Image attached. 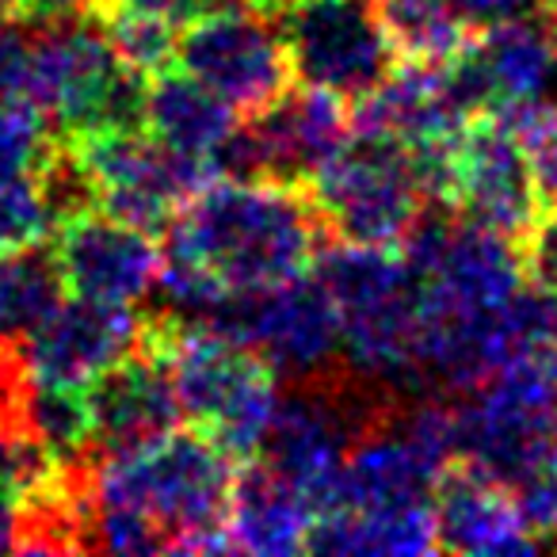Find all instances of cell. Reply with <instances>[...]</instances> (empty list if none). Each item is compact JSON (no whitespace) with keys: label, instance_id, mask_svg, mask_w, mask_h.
<instances>
[{"label":"cell","instance_id":"5b68a950","mask_svg":"<svg viewBox=\"0 0 557 557\" xmlns=\"http://www.w3.org/2000/svg\"><path fill=\"white\" fill-rule=\"evenodd\" d=\"M149 77L126 70L103 27L65 16L32 39L24 100L35 103L65 141L100 131H141Z\"/></svg>","mask_w":557,"mask_h":557},{"label":"cell","instance_id":"7c38bea8","mask_svg":"<svg viewBox=\"0 0 557 557\" xmlns=\"http://www.w3.org/2000/svg\"><path fill=\"white\" fill-rule=\"evenodd\" d=\"M447 70L473 115H493L531 100H557V42L549 27L527 12L485 24V32L473 35Z\"/></svg>","mask_w":557,"mask_h":557},{"label":"cell","instance_id":"f1b7e54d","mask_svg":"<svg viewBox=\"0 0 557 557\" xmlns=\"http://www.w3.org/2000/svg\"><path fill=\"white\" fill-rule=\"evenodd\" d=\"M50 230L47 207L35 172H4L0 169V252L24 248L42 240Z\"/></svg>","mask_w":557,"mask_h":557},{"label":"cell","instance_id":"83f0119b","mask_svg":"<svg viewBox=\"0 0 557 557\" xmlns=\"http://www.w3.org/2000/svg\"><path fill=\"white\" fill-rule=\"evenodd\" d=\"M54 138L47 131V115L20 96H0V169L39 172Z\"/></svg>","mask_w":557,"mask_h":557},{"label":"cell","instance_id":"d6a6232c","mask_svg":"<svg viewBox=\"0 0 557 557\" xmlns=\"http://www.w3.org/2000/svg\"><path fill=\"white\" fill-rule=\"evenodd\" d=\"M225 0H92L88 9L92 16H108V12H141V16L169 20V24L184 27L191 20H199L202 12L218 9Z\"/></svg>","mask_w":557,"mask_h":557},{"label":"cell","instance_id":"9a60e30c","mask_svg":"<svg viewBox=\"0 0 557 557\" xmlns=\"http://www.w3.org/2000/svg\"><path fill=\"white\" fill-rule=\"evenodd\" d=\"M473 119L447 65L401 62L382 85L351 100V131L389 138L405 149L450 146Z\"/></svg>","mask_w":557,"mask_h":557},{"label":"cell","instance_id":"4dcf8cb0","mask_svg":"<svg viewBox=\"0 0 557 557\" xmlns=\"http://www.w3.org/2000/svg\"><path fill=\"white\" fill-rule=\"evenodd\" d=\"M27 65H32V35L16 12L0 9V96L24 100Z\"/></svg>","mask_w":557,"mask_h":557},{"label":"cell","instance_id":"ffe728a7","mask_svg":"<svg viewBox=\"0 0 557 557\" xmlns=\"http://www.w3.org/2000/svg\"><path fill=\"white\" fill-rule=\"evenodd\" d=\"M237 111L214 96L207 85L187 77L184 70H161L149 77L146 88V131L153 134L161 146L176 149L187 157H210L222 149V141L237 131Z\"/></svg>","mask_w":557,"mask_h":557},{"label":"cell","instance_id":"30bf717a","mask_svg":"<svg viewBox=\"0 0 557 557\" xmlns=\"http://www.w3.org/2000/svg\"><path fill=\"white\" fill-rule=\"evenodd\" d=\"M176 65L222 96L237 115H256L290 88V58L275 20L248 0L218 4L176 35Z\"/></svg>","mask_w":557,"mask_h":557},{"label":"cell","instance_id":"cb8c5ba5","mask_svg":"<svg viewBox=\"0 0 557 557\" xmlns=\"http://www.w3.org/2000/svg\"><path fill=\"white\" fill-rule=\"evenodd\" d=\"M27 394H20V424L58 458L73 462L92 447V412L88 394L81 386H47L27 382Z\"/></svg>","mask_w":557,"mask_h":557},{"label":"cell","instance_id":"4fadbf2b","mask_svg":"<svg viewBox=\"0 0 557 557\" xmlns=\"http://www.w3.org/2000/svg\"><path fill=\"white\" fill-rule=\"evenodd\" d=\"M54 260L73 298L134 306L157 287L161 245L153 233L134 230L111 214H85L54 225Z\"/></svg>","mask_w":557,"mask_h":557},{"label":"cell","instance_id":"52a82bcc","mask_svg":"<svg viewBox=\"0 0 557 557\" xmlns=\"http://www.w3.org/2000/svg\"><path fill=\"white\" fill-rule=\"evenodd\" d=\"M275 20L290 70L302 85L325 88L344 100H359L394 70L371 0H248Z\"/></svg>","mask_w":557,"mask_h":557},{"label":"cell","instance_id":"484cf974","mask_svg":"<svg viewBox=\"0 0 557 557\" xmlns=\"http://www.w3.org/2000/svg\"><path fill=\"white\" fill-rule=\"evenodd\" d=\"M96 20H100L111 50L126 70L153 77V73L176 65V24H169V20L141 16V12H108Z\"/></svg>","mask_w":557,"mask_h":557},{"label":"cell","instance_id":"9c48e42d","mask_svg":"<svg viewBox=\"0 0 557 557\" xmlns=\"http://www.w3.org/2000/svg\"><path fill=\"white\" fill-rule=\"evenodd\" d=\"M202 325L245 344L275 374L313 379L341 351V321L318 275L283 278L260 290H225Z\"/></svg>","mask_w":557,"mask_h":557},{"label":"cell","instance_id":"8d00e7d4","mask_svg":"<svg viewBox=\"0 0 557 557\" xmlns=\"http://www.w3.org/2000/svg\"><path fill=\"white\" fill-rule=\"evenodd\" d=\"M549 35H554V42H557V4H554V16H549Z\"/></svg>","mask_w":557,"mask_h":557},{"label":"cell","instance_id":"e575fe53","mask_svg":"<svg viewBox=\"0 0 557 557\" xmlns=\"http://www.w3.org/2000/svg\"><path fill=\"white\" fill-rule=\"evenodd\" d=\"M92 0H9V12H16L24 24H54L65 16H81Z\"/></svg>","mask_w":557,"mask_h":557},{"label":"cell","instance_id":"74e56055","mask_svg":"<svg viewBox=\"0 0 557 557\" xmlns=\"http://www.w3.org/2000/svg\"><path fill=\"white\" fill-rule=\"evenodd\" d=\"M0 9H9V0H0Z\"/></svg>","mask_w":557,"mask_h":557},{"label":"cell","instance_id":"277c9868","mask_svg":"<svg viewBox=\"0 0 557 557\" xmlns=\"http://www.w3.org/2000/svg\"><path fill=\"white\" fill-rule=\"evenodd\" d=\"M341 321V351L348 371L389 389H424L417 371L420 344V278L397 248L351 245L313 260Z\"/></svg>","mask_w":557,"mask_h":557},{"label":"cell","instance_id":"6da1fadb","mask_svg":"<svg viewBox=\"0 0 557 557\" xmlns=\"http://www.w3.org/2000/svg\"><path fill=\"white\" fill-rule=\"evenodd\" d=\"M321 218L298 184L210 180L164 225V256H180L225 290L275 287L313 268Z\"/></svg>","mask_w":557,"mask_h":557},{"label":"cell","instance_id":"1f68e13d","mask_svg":"<svg viewBox=\"0 0 557 557\" xmlns=\"http://www.w3.org/2000/svg\"><path fill=\"white\" fill-rule=\"evenodd\" d=\"M519 252H523V271L534 287L554 290L557 295V202L542 210V218L534 222V230L527 233Z\"/></svg>","mask_w":557,"mask_h":557},{"label":"cell","instance_id":"3957f363","mask_svg":"<svg viewBox=\"0 0 557 557\" xmlns=\"http://www.w3.org/2000/svg\"><path fill=\"white\" fill-rule=\"evenodd\" d=\"M237 458L202 432H169L146 447L103 455L92 478V504L146 516L169 554H225L222 523Z\"/></svg>","mask_w":557,"mask_h":557},{"label":"cell","instance_id":"2e32d148","mask_svg":"<svg viewBox=\"0 0 557 557\" xmlns=\"http://www.w3.org/2000/svg\"><path fill=\"white\" fill-rule=\"evenodd\" d=\"M450 466L440 462L417 435L405 428L401 412L389 409L348 443L333 508H401L432 504V493ZM329 508V511H333Z\"/></svg>","mask_w":557,"mask_h":557},{"label":"cell","instance_id":"d4e9b609","mask_svg":"<svg viewBox=\"0 0 557 557\" xmlns=\"http://www.w3.org/2000/svg\"><path fill=\"white\" fill-rule=\"evenodd\" d=\"M504 126L511 131V138L523 149L527 172L531 184L539 191L542 210L557 202V100H531L516 103V108L493 111Z\"/></svg>","mask_w":557,"mask_h":557},{"label":"cell","instance_id":"d6986e66","mask_svg":"<svg viewBox=\"0 0 557 557\" xmlns=\"http://www.w3.org/2000/svg\"><path fill=\"white\" fill-rule=\"evenodd\" d=\"M313 504L278 478L268 462L248 458L237 466L233 478L230 508H225L222 539L225 554H252V557H290L302 554L313 531Z\"/></svg>","mask_w":557,"mask_h":557},{"label":"cell","instance_id":"f35d334b","mask_svg":"<svg viewBox=\"0 0 557 557\" xmlns=\"http://www.w3.org/2000/svg\"><path fill=\"white\" fill-rule=\"evenodd\" d=\"M549 4H557V0H549Z\"/></svg>","mask_w":557,"mask_h":557},{"label":"cell","instance_id":"f546056e","mask_svg":"<svg viewBox=\"0 0 557 557\" xmlns=\"http://www.w3.org/2000/svg\"><path fill=\"white\" fill-rule=\"evenodd\" d=\"M527 531L542 549H557V447H549L531 470L508 485Z\"/></svg>","mask_w":557,"mask_h":557},{"label":"cell","instance_id":"8992f818","mask_svg":"<svg viewBox=\"0 0 557 557\" xmlns=\"http://www.w3.org/2000/svg\"><path fill=\"white\" fill-rule=\"evenodd\" d=\"M321 225L351 245L397 248L428 195L405 146L374 134H356L306 180Z\"/></svg>","mask_w":557,"mask_h":557},{"label":"cell","instance_id":"836d02e7","mask_svg":"<svg viewBox=\"0 0 557 557\" xmlns=\"http://www.w3.org/2000/svg\"><path fill=\"white\" fill-rule=\"evenodd\" d=\"M24 531H27L24 496L0 485V554H16V549H24Z\"/></svg>","mask_w":557,"mask_h":557},{"label":"cell","instance_id":"8fae6325","mask_svg":"<svg viewBox=\"0 0 557 557\" xmlns=\"http://www.w3.org/2000/svg\"><path fill=\"white\" fill-rule=\"evenodd\" d=\"M447 207L523 245L542 218L523 149L496 115H473L450 146Z\"/></svg>","mask_w":557,"mask_h":557},{"label":"cell","instance_id":"e0dca14e","mask_svg":"<svg viewBox=\"0 0 557 557\" xmlns=\"http://www.w3.org/2000/svg\"><path fill=\"white\" fill-rule=\"evenodd\" d=\"M435 542L443 554L511 557L539 554V539L527 531L516 500L493 478L455 462L432 493Z\"/></svg>","mask_w":557,"mask_h":557},{"label":"cell","instance_id":"7402d4cb","mask_svg":"<svg viewBox=\"0 0 557 557\" xmlns=\"http://www.w3.org/2000/svg\"><path fill=\"white\" fill-rule=\"evenodd\" d=\"M397 62L447 65L470 47L473 24L455 0H371Z\"/></svg>","mask_w":557,"mask_h":557},{"label":"cell","instance_id":"7a4b0ae2","mask_svg":"<svg viewBox=\"0 0 557 557\" xmlns=\"http://www.w3.org/2000/svg\"><path fill=\"white\" fill-rule=\"evenodd\" d=\"M138 351L169 371L180 417L237 462L260 455L283 389L278 374L256 351L169 310L138 325Z\"/></svg>","mask_w":557,"mask_h":557},{"label":"cell","instance_id":"ba28073f","mask_svg":"<svg viewBox=\"0 0 557 557\" xmlns=\"http://www.w3.org/2000/svg\"><path fill=\"white\" fill-rule=\"evenodd\" d=\"M92 180L96 207L146 233H164L180 207L218 180L214 164L161 146L141 131H100L65 141Z\"/></svg>","mask_w":557,"mask_h":557},{"label":"cell","instance_id":"5bb4252c","mask_svg":"<svg viewBox=\"0 0 557 557\" xmlns=\"http://www.w3.org/2000/svg\"><path fill=\"white\" fill-rule=\"evenodd\" d=\"M138 325L141 321L131 313V306L88 298L62 302L24 341V379L85 389L138 348Z\"/></svg>","mask_w":557,"mask_h":557},{"label":"cell","instance_id":"d590c367","mask_svg":"<svg viewBox=\"0 0 557 557\" xmlns=\"http://www.w3.org/2000/svg\"><path fill=\"white\" fill-rule=\"evenodd\" d=\"M455 4L473 27H485L496 24V20L523 16V12H531L534 0H455Z\"/></svg>","mask_w":557,"mask_h":557},{"label":"cell","instance_id":"ac0fdd59","mask_svg":"<svg viewBox=\"0 0 557 557\" xmlns=\"http://www.w3.org/2000/svg\"><path fill=\"white\" fill-rule=\"evenodd\" d=\"M85 394L92 412V447H100L103 455L164 440L184 420L169 371L138 348L88 382Z\"/></svg>","mask_w":557,"mask_h":557},{"label":"cell","instance_id":"44dd1931","mask_svg":"<svg viewBox=\"0 0 557 557\" xmlns=\"http://www.w3.org/2000/svg\"><path fill=\"white\" fill-rule=\"evenodd\" d=\"M306 549L313 554H382V557H424L440 554L432 504H401V508H333L313 519Z\"/></svg>","mask_w":557,"mask_h":557},{"label":"cell","instance_id":"4316f807","mask_svg":"<svg viewBox=\"0 0 557 557\" xmlns=\"http://www.w3.org/2000/svg\"><path fill=\"white\" fill-rule=\"evenodd\" d=\"M62 466L65 462H58V458L20 424V417H0V485L20 493L27 504L65 478Z\"/></svg>","mask_w":557,"mask_h":557},{"label":"cell","instance_id":"603a6c76","mask_svg":"<svg viewBox=\"0 0 557 557\" xmlns=\"http://www.w3.org/2000/svg\"><path fill=\"white\" fill-rule=\"evenodd\" d=\"M62 302L65 283L54 252L39 240L0 252V344H24Z\"/></svg>","mask_w":557,"mask_h":557}]
</instances>
